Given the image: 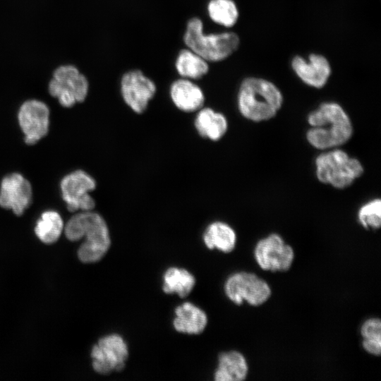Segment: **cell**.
<instances>
[{
	"label": "cell",
	"mask_w": 381,
	"mask_h": 381,
	"mask_svg": "<svg viewBox=\"0 0 381 381\" xmlns=\"http://www.w3.org/2000/svg\"><path fill=\"white\" fill-rule=\"evenodd\" d=\"M310 128L306 140L320 150L339 147L347 143L353 133L351 119L339 103L327 101L321 103L307 117Z\"/></svg>",
	"instance_id": "cell-1"
},
{
	"label": "cell",
	"mask_w": 381,
	"mask_h": 381,
	"mask_svg": "<svg viewBox=\"0 0 381 381\" xmlns=\"http://www.w3.org/2000/svg\"><path fill=\"white\" fill-rule=\"evenodd\" d=\"M241 115L253 122H262L274 118L282 109L284 96L271 80L257 76L245 78L241 83L236 98Z\"/></svg>",
	"instance_id": "cell-2"
},
{
	"label": "cell",
	"mask_w": 381,
	"mask_h": 381,
	"mask_svg": "<svg viewBox=\"0 0 381 381\" xmlns=\"http://www.w3.org/2000/svg\"><path fill=\"white\" fill-rule=\"evenodd\" d=\"M71 241L85 238L78 250L79 260L85 263L100 260L109 250L111 237L104 219L92 210L80 211L67 222L64 228Z\"/></svg>",
	"instance_id": "cell-3"
},
{
	"label": "cell",
	"mask_w": 381,
	"mask_h": 381,
	"mask_svg": "<svg viewBox=\"0 0 381 381\" xmlns=\"http://www.w3.org/2000/svg\"><path fill=\"white\" fill-rule=\"evenodd\" d=\"M183 41L188 49L207 62H219L226 59L240 45L239 36L234 32L205 34L202 21L197 17L188 21Z\"/></svg>",
	"instance_id": "cell-4"
},
{
	"label": "cell",
	"mask_w": 381,
	"mask_h": 381,
	"mask_svg": "<svg viewBox=\"0 0 381 381\" xmlns=\"http://www.w3.org/2000/svg\"><path fill=\"white\" fill-rule=\"evenodd\" d=\"M315 167L317 179L337 189L350 186L364 172L359 159L339 147L323 150L316 157Z\"/></svg>",
	"instance_id": "cell-5"
},
{
	"label": "cell",
	"mask_w": 381,
	"mask_h": 381,
	"mask_svg": "<svg viewBox=\"0 0 381 381\" xmlns=\"http://www.w3.org/2000/svg\"><path fill=\"white\" fill-rule=\"evenodd\" d=\"M226 296L232 303H246L254 307L262 306L272 296L270 284L253 272L241 271L228 277L224 285Z\"/></svg>",
	"instance_id": "cell-6"
},
{
	"label": "cell",
	"mask_w": 381,
	"mask_h": 381,
	"mask_svg": "<svg viewBox=\"0 0 381 381\" xmlns=\"http://www.w3.org/2000/svg\"><path fill=\"white\" fill-rule=\"evenodd\" d=\"M253 256L262 270L284 272L291 267L295 253L292 246L286 243L279 234L272 233L256 243Z\"/></svg>",
	"instance_id": "cell-7"
},
{
	"label": "cell",
	"mask_w": 381,
	"mask_h": 381,
	"mask_svg": "<svg viewBox=\"0 0 381 381\" xmlns=\"http://www.w3.org/2000/svg\"><path fill=\"white\" fill-rule=\"evenodd\" d=\"M92 368L101 375L122 370L128 358V348L123 338L118 334L102 337L91 351Z\"/></svg>",
	"instance_id": "cell-8"
},
{
	"label": "cell",
	"mask_w": 381,
	"mask_h": 381,
	"mask_svg": "<svg viewBox=\"0 0 381 381\" xmlns=\"http://www.w3.org/2000/svg\"><path fill=\"white\" fill-rule=\"evenodd\" d=\"M60 188L68 211H87L95 207V202L90 193L96 188V181L86 171L76 170L67 174L61 181Z\"/></svg>",
	"instance_id": "cell-9"
},
{
	"label": "cell",
	"mask_w": 381,
	"mask_h": 381,
	"mask_svg": "<svg viewBox=\"0 0 381 381\" xmlns=\"http://www.w3.org/2000/svg\"><path fill=\"white\" fill-rule=\"evenodd\" d=\"M120 84L124 102L136 114L147 109L157 90L155 83L138 69L125 73Z\"/></svg>",
	"instance_id": "cell-10"
},
{
	"label": "cell",
	"mask_w": 381,
	"mask_h": 381,
	"mask_svg": "<svg viewBox=\"0 0 381 381\" xmlns=\"http://www.w3.org/2000/svg\"><path fill=\"white\" fill-rule=\"evenodd\" d=\"M18 119L25 135V141L33 145L44 137L49 131V109L42 101L29 99L20 106Z\"/></svg>",
	"instance_id": "cell-11"
},
{
	"label": "cell",
	"mask_w": 381,
	"mask_h": 381,
	"mask_svg": "<svg viewBox=\"0 0 381 381\" xmlns=\"http://www.w3.org/2000/svg\"><path fill=\"white\" fill-rule=\"evenodd\" d=\"M291 68L301 82L315 89L324 87L332 72L328 59L319 53H311L307 58L295 55L291 60Z\"/></svg>",
	"instance_id": "cell-12"
},
{
	"label": "cell",
	"mask_w": 381,
	"mask_h": 381,
	"mask_svg": "<svg viewBox=\"0 0 381 381\" xmlns=\"http://www.w3.org/2000/svg\"><path fill=\"white\" fill-rule=\"evenodd\" d=\"M32 200L30 182L18 173L6 176L0 186V206L11 210L18 216L23 214Z\"/></svg>",
	"instance_id": "cell-13"
},
{
	"label": "cell",
	"mask_w": 381,
	"mask_h": 381,
	"mask_svg": "<svg viewBox=\"0 0 381 381\" xmlns=\"http://www.w3.org/2000/svg\"><path fill=\"white\" fill-rule=\"evenodd\" d=\"M170 98L180 111L195 112L204 107L205 95L200 86L187 78L174 81L169 88Z\"/></svg>",
	"instance_id": "cell-14"
},
{
	"label": "cell",
	"mask_w": 381,
	"mask_h": 381,
	"mask_svg": "<svg viewBox=\"0 0 381 381\" xmlns=\"http://www.w3.org/2000/svg\"><path fill=\"white\" fill-rule=\"evenodd\" d=\"M88 90V80L81 73L71 80L64 83L52 78L48 85L49 94L57 98L59 104L64 107H71L77 102H83L86 99Z\"/></svg>",
	"instance_id": "cell-15"
},
{
	"label": "cell",
	"mask_w": 381,
	"mask_h": 381,
	"mask_svg": "<svg viewBox=\"0 0 381 381\" xmlns=\"http://www.w3.org/2000/svg\"><path fill=\"white\" fill-rule=\"evenodd\" d=\"M196 112L194 126L200 136L211 141H218L224 137L229 126L224 114L204 107Z\"/></svg>",
	"instance_id": "cell-16"
},
{
	"label": "cell",
	"mask_w": 381,
	"mask_h": 381,
	"mask_svg": "<svg viewBox=\"0 0 381 381\" xmlns=\"http://www.w3.org/2000/svg\"><path fill=\"white\" fill-rule=\"evenodd\" d=\"M173 327L176 331L188 334H199L207 324L206 313L190 302L178 306L174 310Z\"/></svg>",
	"instance_id": "cell-17"
},
{
	"label": "cell",
	"mask_w": 381,
	"mask_h": 381,
	"mask_svg": "<svg viewBox=\"0 0 381 381\" xmlns=\"http://www.w3.org/2000/svg\"><path fill=\"white\" fill-rule=\"evenodd\" d=\"M248 371L247 360L241 352L234 350L222 352L218 356L214 378L216 381H243Z\"/></svg>",
	"instance_id": "cell-18"
},
{
	"label": "cell",
	"mask_w": 381,
	"mask_h": 381,
	"mask_svg": "<svg viewBox=\"0 0 381 381\" xmlns=\"http://www.w3.org/2000/svg\"><path fill=\"white\" fill-rule=\"evenodd\" d=\"M202 241L210 250L217 249L229 253L236 247L237 236L235 230L229 224L215 221L211 222L205 229Z\"/></svg>",
	"instance_id": "cell-19"
},
{
	"label": "cell",
	"mask_w": 381,
	"mask_h": 381,
	"mask_svg": "<svg viewBox=\"0 0 381 381\" xmlns=\"http://www.w3.org/2000/svg\"><path fill=\"white\" fill-rule=\"evenodd\" d=\"M195 284V277L183 268L171 267L163 274L162 290L167 294H177L184 298L191 292Z\"/></svg>",
	"instance_id": "cell-20"
},
{
	"label": "cell",
	"mask_w": 381,
	"mask_h": 381,
	"mask_svg": "<svg viewBox=\"0 0 381 381\" xmlns=\"http://www.w3.org/2000/svg\"><path fill=\"white\" fill-rule=\"evenodd\" d=\"M175 67L181 78L190 80L200 79L209 71L208 62L188 48L179 53Z\"/></svg>",
	"instance_id": "cell-21"
},
{
	"label": "cell",
	"mask_w": 381,
	"mask_h": 381,
	"mask_svg": "<svg viewBox=\"0 0 381 381\" xmlns=\"http://www.w3.org/2000/svg\"><path fill=\"white\" fill-rule=\"evenodd\" d=\"M64 228V222L60 214L56 211L47 210L37 220L35 232L42 242L50 244L59 239Z\"/></svg>",
	"instance_id": "cell-22"
},
{
	"label": "cell",
	"mask_w": 381,
	"mask_h": 381,
	"mask_svg": "<svg viewBox=\"0 0 381 381\" xmlns=\"http://www.w3.org/2000/svg\"><path fill=\"white\" fill-rule=\"evenodd\" d=\"M207 10L214 23L227 28L234 26L239 18V11L234 0H210Z\"/></svg>",
	"instance_id": "cell-23"
},
{
	"label": "cell",
	"mask_w": 381,
	"mask_h": 381,
	"mask_svg": "<svg viewBox=\"0 0 381 381\" xmlns=\"http://www.w3.org/2000/svg\"><path fill=\"white\" fill-rule=\"evenodd\" d=\"M361 345L368 353L378 356L381 353V321L378 318L365 320L361 326Z\"/></svg>",
	"instance_id": "cell-24"
},
{
	"label": "cell",
	"mask_w": 381,
	"mask_h": 381,
	"mask_svg": "<svg viewBox=\"0 0 381 381\" xmlns=\"http://www.w3.org/2000/svg\"><path fill=\"white\" fill-rule=\"evenodd\" d=\"M357 218L365 229L376 230L381 226V200L373 198L360 207Z\"/></svg>",
	"instance_id": "cell-25"
},
{
	"label": "cell",
	"mask_w": 381,
	"mask_h": 381,
	"mask_svg": "<svg viewBox=\"0 0 381 381\" xmlns=\"http://www.w3.org/2000/svg\"><path fill=\"white\" fill-rule=\"evenodd\" d=\"M80 72L73 65H62L56 68L53 73V78L64 83L76 77Z\"/></svg>",
	"instance_id": "cell-26"
}]
</instances>
